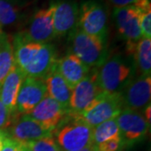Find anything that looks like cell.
Here are the masks:
<instances>
[{"label":"cell","instance_id":"cell-1","mask_svg":"<svg viewBox=\"0 0 151 151\" xmlns=\"http://www.w3.org/2000/svg\"><path fill=\"white\" fill-rule=\"evenodd\" d=\"M70 51L90 68H98L108 60L107 43L76 27L69 34Z\"/></svg>","mask_w":151,"mask_h":151},{"label":"cell","instance_id":"cell-2","mask_svg":"<svg viewBox=\"0 0 151 151\" xmlns=\"http://www.w3.org/2000/svg\"><path fill=\"white\" fill-rule=\"evenodd\" d=\"M132 78V66L123 56L109 58L97 70L98 86L105 93H120Z\"/></svg>","mask_w":151,"mask_h":151},{"label":"cell","instance_id":"cell-3","mask_svg":"<svg viewBox=\"0 0 151 151\" xmlns=\"http://www.w3.org/2000/svg\"><path fill=\"white\" fill-rule=\"evenodd\" d=\"M57 129V145L63 150L77 151L92 145V128L74 113H68Z\"/></svg>","mask_w":151,"mask_h":151},{"label":"cell","instance_id":"cell-4","mask_svg":"<svg viewBox=\"0 0 151 151\" xmlns=\"http://www.w3.org/2000/svg\"><path fill=\"white\" fill-rule=\"evenodd\" d=\"M77 27L82 32L107 43L108 14L103 4L96 0H86L79 6Z\"/></svg>","mask_w":151,"mask_h":151},{"label":"cell","instance_id":"cell-5","mask_svg":"<svg viewBox=\"0 0 151 151\" xmlns=\"http://www.w3.org/2000/svg\"><path fill=\"white\" fill-rule=\"evenodd\" d=\"M55 2L47 8H44L34 14L27 29L17 33L14 36L24 42L45 44L55 38L53 28V13Z\"/></svg>","mask_w":151,"mask_h":151},{"label":"cell","instance_id":"cell-6","mask_svg":"<svg viewBox=\"0 0 151 151\" xmlns=\"http://www.w3.org/2000/svg\"><path fill=\"white\" fill-rule=\"evenodd\" d=\"M123 109L124 104L121 92L103 93V96L92 107L82 113L74 114L76 118L81 119L90 127L94 128L105 121L116 119Z\"/></svg>","mask_w":151,"mask_h":151},{"label":"cell","instance_id":"cell-7","mask_svg":"<svg viewBox=\"0 0 151 151\" xmlns=\"http://www.w3.org/2000/svg\"><path fill=\"white\" fill-rule=\"evenodd\" d=\"M113 18L119 35L127 43L130 55L134 54L137 43L142 39L139 27V10L134 5L114 7Z\"/></svg>","mask_w":151,"mask_h":151},{"label":"cell","instance_id":"cell-8","mask_svg":"<svg viewBox=\"0 0 151 151\" xmlns=\"http://www.w3.org/2000/svg\"><path fill=\"white\" fill-rule=\"evenodd\" d=\"M97 75V68L91 70L86 77L72 89L69 106L70 112L81 113L86 111L105 93L98 86Z\"/></svg>","mask_w":151,"mask_h":151},{"label":"cell","instance_id":"cell-9","mask_svg":"<svg viewBox=\"0 0 151 151\" xmlns=\"http://www.w3.org/2000/svg\"><path fill=\"white\" fill-rule=\"evenodd\" d=\"M116 120L125 145L142 140L150 131V124L139 111L124 108Z\"/></svg>","mask_w":151,"mask_h":151},{"label":"cell","instance_id":"cell-10","mask_svg":"<svg viewBox=\"0 0 151 151\" xmlns=\"http://www.w3.org/2000/svg\"><path fill=\"white\" fill-rule=\"evenodd\" d=\"M124 108L139 111L150 104V76H140L131 80L121 92Z\"/></svg>","mask_w":151,"mask_h":151},{"label":"cell","instance_id":"cell-11","mask_svg":"<svg viewBox=\"0 0 151 151\" xmlns=\"http://www.w3.org/2000/svg\"><path fill=\"white\" fill-rule=\"evenodd\" d=\"M70 113L51 97L46 96L28 114L47 129L54 132Z\"/></svg>","mask_w":151,"mask_h":151},{"label":"cell","instance_id":"cell-12","mask_svg":"<svg viewBox=\"0 0 151 151\" xmlns=\"http://www.w3.org/2000/svg\"><path fill=\"white\" fill-rule=\"evenodd\" d=\"M46 96V86L44 80L25 77L17 97L16 112L21 114H29Z\"/></svg>","mask_w":151,"mask_h":151},{"label":"cell","instance_id":"cell-13","mask_svg":"<svg viewBox=\"0 0 151 151\" xmlns=\"http://www.w3.org/2000/svg\"><path fill=\"white\" fill-rule=\"evenodd\" d=\"M79 6L75 1L59 0L55 2L53 28L55 37L69 35L77 25Z\"/></svg>","mask_w":151,"mask_h":151},{"label":"cell","instance_id":"cell-14","mask_svg":"<svg viewBox=\"0 0 151 151\" xmlns=\"http://www.w3.org/2000/svg\"><path fill=\"white\" fill-rule=\"evenodd\" d=\"M53 133L29 115L22 114L19 119L12 122L9 137L19 143L26 144L30 141L52 137Z\"/></svg>","mask_w":151,"mask_h":151},{"label":"cell","instance_id":"cell-15","mask_svg":"<svg viewBox=\"0 0 151 151\" xmlns=\"http://www.w3.org/2000/svg\"><path fill=\"white\" fill-rule=\"evenodd\" d=\"M56 62L55 47L52 44H41L37 53L24 70L25 77L42 79L53 68Z\"/></svg>","mask_w":151,"mask_h":151},{"label":"cell","instance_id":"cell-16","mask_svg":"<svg viewBox=\"0 0 151 151\" xmlns=\"http://www.w3.org/2000/svg\"><path fill=\"white\" fill-rule=\"evenodd\" d=\"M55 67L66 83L73 89L90 72L91 68L81 62L76 56L69 53L59 60Z\"/></svg>","mask_w":151,"mask_h":151},{"label":"cell","instance_id":"cell-17","mask_svg":"<svg viewBox=\"0 0 151 151\" xmlns=\"http://www.w3.org/2000/svg\"><path fill=\"white\" fill-rule=\"evenodd\" d=\"M24 78L23 71L14 64L0 87V99L12 114L16 112L17 97Z\"/></svg>","mask_w":151,"mask_h":151},{"label":"cell","instance_id":"cell-18","mask_svg":"<svg viewBox=\"0 0 151 151\" xmlns=\"http://www.w3.org/2000/svg\"><path fill=\"white\" fill-rule=\"evenodd\" d=\"M43 80L46 86L47 96L54 99L65 108L70 110L69 106L72 89L58 72L55 64Z\"/></svg>","mask_w":151,"mask_h":151},{"label":"cell","instance_id":"cell-19","mask_svg":"<svg viewBox=\"0 0 151 151\" xmlns=\"http://www.w3.org/2000/svg\"><path fill=\"white\" fill-rule=\"evenodd\" d=\"M12 44L14 48V64L24 71L34 55L37 53L41 44L24 42L14 37L13 38Z\"/></svg>","mask_w":151,"mask_h":151},{"label":"cell","instance_id":"cell-20","mask_svg":"<svg viewBox=\"0 0 151 151\" xmlns=\"http://www.w3.org/2000/svg\"><path fill=\"white\" fill-rule=\"evenodd\" d=\"M14 65L12 41L4 32L0 33V87Z\"/></svg>","mask_w":151,"mask_h":151},{"label":"cell","instance_id":"cell-21","mask_svg":"<svg viewBox=\"0 0 151 151\" xmlns=\"http://www.w3.org/2000/svg\"><path fill=\"white\" fill-rule=\"evenodd\" d=\"M134 60L141 76L151 74V40L142 38L137 43L134 51Z\"/></svg>","mask_w":151,"mask_h":151},{"label":"cell","instance_id":"cell-22","mask_svg":"<svg viewBox=\"0 0 151 151\" xmlns=\"http://www.w3.org/2000/svg\"><path fill=\"white\" fill-rule=\"evenodd\" d=\"M119 136H121V134L117 120L116 119H110L92 128V143L93 145L97 146L101 143Z\"/></svg>","mask_w":151,"mask_h":151},{"label":"cell","instance_id":"cell-23","mask_svg":"<svg viewBox=\"0 0 151 151\" xmlns=\"http://www.w3.org/2000/svg\"><path fill=\"white\" fill-rule=\"evenodd\" d=\"M21 13L11 0H0V24L2 27L14 25L20 21Z\"/></svg>","mask_w":151,"mask_h":151},{"label":"cell","instance_id":"cell-24","mask_svg":"<svg viewBox=\"0 0 151 151\" xmlns=\"http://www.w3.org/2000/svg\"><path fill=\"white\" fill-rule=\"evenodd\" d=\"M26 151H61L52 137L44 138L24 144Z\"/></svg>","mask_w":151,"mask_h":151},{"label":"cell","instance_id":"cell-25","mask_svg":"<svg viewBox=\"0 0 151 151\" xmlns=\"http://www.w3.org/2000/svg\"><path fill=\"white\" fill-rule=\"evenodd\" d=\"M139 27L142 33V37L145 39H150L151 6L139 9Z\"/></svg>","mask_w":151,"mask_h":151},{"label":"cell","instance_id":"cell-26","mask_svg":"<svg viewBox=\"0 0 151 151\" xmlns=\"http://www.w3.org/2000/svg\"><path fill=\"white\" fill-rule=\"evenodd\" d=\"M124 145V139L121 136H119L101 143L95 147L97 151H121Z\"/></svg>","mask_w":151,"mask_h":151},{"label":"cell","instance_id":"cell-27","mask_svg":"<svg viewBox=\"0 0 151 151\" xmlns=\"http://www.w3.org/2000/svg\"><path fill=\"white\" fill-rule=\"evenodd\" d=\"M115 7L134 5L139 9L151 6L150 0H108Z\"/></svg>","mask_w":151,"mask_h":151},{"label":"cell","instance_id":"cell-28","mask_svg":"<svg viewBox=\"0 0 151 151\" xmlns=\"http://www.w3.org/2000/svg\"><path fill=\"white\" fill-rule=\"evenodd\" d=\"M13 114L8 110L0 99V129L4 130L10 127L13 122Z\"/></svg>","mask_w":151,"mask_h":151},{"label":"cell","instance_id":"cell-29","mask_svg":"<svg viewBox=\"0 0 151 151\" xmlns=\"http://www.w3.org/2000/svg\"><path fill=\"white\" fill-rule=\"evenodd\" d=\"M0 151H24V144L7 136Z\"/></svg>","mask_w":151,"mask_h":151},{"label":"cell","instance_id":"cell-30","mask_svg":"<svg viewBox=\"0 0 151 151\" xmlns=\"http://www.w3.org/2000/svg\"><path fill=\"white\" fill-rule=\"evenodd\" d=\"M150 112H151V106L150 104H149L145 108V119L147 121V123L149 124H150V121H151V116H150Z\"/></svg>","mask_w":151,"mask_h":151},{"label":"cell","instance_id":"cell-31","mask_svg":"<svg viewBox=\"0 0 151 151\" xmlns=\"http://www.w3.org/2000/svg\"><path fill=\"white\" fill-rule=\"evenodd\" d=\"M7 136H8V135H7V134H6L4 130L0 129V150H1V149H2V147H3L4 141V139H5Z\"/></svg>","mask_w":151,"mask_h":151},{"label":"cell","instance_id":"cell-32","mask_svg":"<svg viewBox=\"0 0 151 151\" xmlns=\"http://www.w3.org/2000/svg\"><path fill=\"white\" fill-rule=\"evenodd\" d=\"M77 151H97L96 150V147L95 145H92L90 146H87L86 148H84V149H82V150H77Z\"/></svg>","mask_w":151,"mask_h":151},{"label":"cell","instance_id":"cell-33","mask_svg":"<svg viewBox=\"0 0 151 151\" xmlns=\"http://www.w3.org/2000/svg\"><path fill=\"white\" fill-rule=\"evenodd\" d=\"M2 29H3V27H2V25L0 24V33H1V32H2V31H3V30H2Z\"/></svg>","mask_w":151,"mask_h":151},{"label":"cell","instance_id":"cell-34","mask_svg":"<svg viewBox=\"0 0 151 151\" xmlns=\"http://www.w3.org/2000/svg\"><path fill=\"white\" fill-rule=\"evenodd\" d=\"M24 151H26V150H24Z\"/></svg>","mask_w":151,"mask_h":151}]
</instances>
